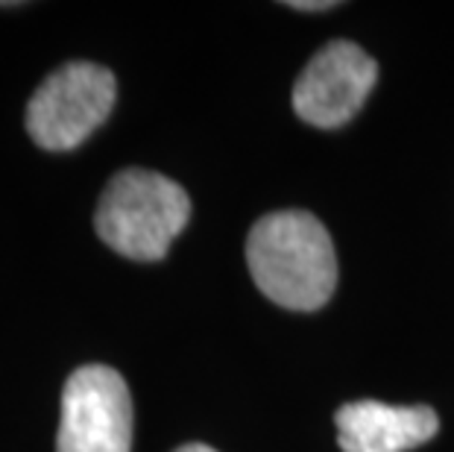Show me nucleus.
<instances>
[{"label": "nucleus", "instance_id": "nucleus-2", "mask_svg": "<svg viewBox=\"0 0 454 452\" xmlns=\"http://www.w3.org/2000/svg\"><path fill=\"white\" fill-rule=\"evenodd\" d=\"M188 218L191 200L185 188L156 170L129 168L114 174L100 194L94 229L114 253L132 262H159Z\"/></svg>", "mask_w": 454, "mask_h": 452}, {"label": "nucleus", "instance_id": "nucleus-6", "mask_svg": "<svg viewBox=\"0 0 454 452\" xmlns=\"http://www.w3.org/2000/svg\"><path fill=\"white\" fill-rule=\"evenodd\" d=\"M337 440L343 452H408L437 435V411L428 406H387L375 400L337 408Z\"/></svg>", "mask_w": 454, "mask_h": 452}, {"label": "nucleus", "instance_id": "nucleus-3", "mask_svg": "<svg viewBox=\"0 0 454 452\" xmlns=\"http://www.w3.org/2000/svg\"><path fill=\"white\" fill-rule=\"evenodd\" d=\"M118 83L98 62H67L27 103V132L42 150H74L109 118Z\"/></svg>", "mask_w": 454, "mask_h": 452}, {"label": "nucleus", "instance_id": "nucleus-5", "mask_svg": "<svg viewBox=\"0 0 454 452\" xmlns=\"http://www.w3.org/2000/svg\"><path fill=\"white\" fill-rule=\"evenodd\" d=\"M379 80V65L361 44L328 42L294 85V109L305 123L337 130L361 112Z\"/></svg>", "mask_w": 454, "mask_h": 452}, {"label": "nucleus", "instance_id": "nucleus-8", "mask_svg": "<svg viewBox=\"0 0 454 452\" xmlns=\"http://www.w3.org/2000/svg\"><path fill=\"white\" fill-rule=\"evenodd\" d=\"M176 452H217V449H211L206 444H185V447H179Z\"/></svg>", "mask_w": 454, "mask_h": 452}, {"label": "nucleus", "instance_id": "nucleus-7", "mask_svg": "<svg viewBox=\"0 0 454 452\" xmlns=\"http://www.w3.org/2000/svg\"><path fill=\"white\" fill-rule=\"evenodd\" d=\"M291 9H305V12H320V9H334V0H323V4H314V0H308V4H302V0H294V4H287Z\"/></svg>", "mask_w": 454, "mask_h": 452}, {"label": "nucleus", "instance_id": "nucleus-1", "mask_svg": "<svg viewBox=\"0 0 454 452\" xmlns=\"http://www.w3.org/2000/svg\"><path fill=\"white\" fill-rule=\"evenodd\" d=\"M247 262L267 300L314 312L332 300L337 256L328 229L308 211H273L247 238Z\"/></svg>", "mask_w": 454, "mask_h": 452}, {"label": "nucleus", "instance_id": "nucleus-4", "mask_svg": "<svg viewBox=\"0 0 454 452\" xmlns=\"http://www.w3.org/2000/svg\"><path fill=\"white\" fill-rule=\"evenodd\" d=\"M132 400L118 370L85 364L62 388L56 452H129Z\"/></svg>", "mask_w": 454, "mask_h": 452}]
</instances>
